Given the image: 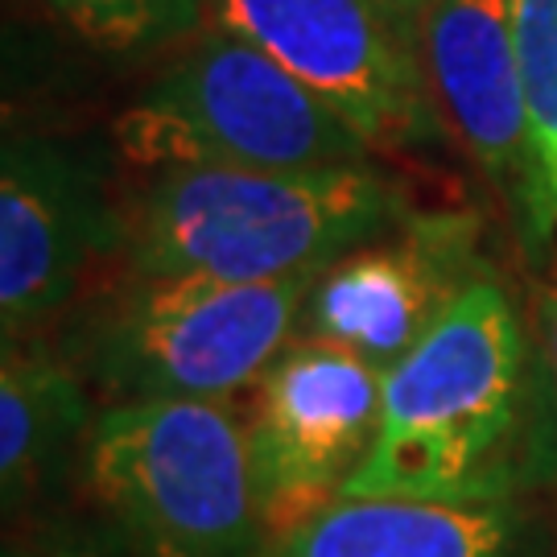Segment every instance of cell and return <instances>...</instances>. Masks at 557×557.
<instances>
[{"mask_svg":"<svg viewBox=\"0 0 557 557\" xmlns=\"http://www.w3.org/2000/svg\"><path fill=\"white\" fill-rule=\"evenodd\" d=\"M557 479V397L545 347L512 294L483 277L384 372L372 455L343 496L524 504Z\"/></svg>","mask_w":557,"mask_h":557,"instance_id":"obj_1","label":"cell"},{"mask_svg":"<svg viewBox=\"0 0 557 557\" xmlns=\"http://www.w3.org/2000/svg\"><path fill=\"white\" fill-rule=\"evenodd\" d=\"M413 207L376 165L161 170L120 215L128 273L211 281L319 277Z\"/></svg>","mask_w":557,"mask_h":557,"instance_id":"obj_2","label":"cell"},{"mask_svg":"<svg viewBox=\"0 0 557 557\" xmlns=\"http://www.w3.org/2000/svg\"><path fill=\"white\" fill-rule=\"evenodd\" d=\"M314 277L211 281L128 277L71 306L62 356L112 405L211 400L232 405L257 388L294 343Z\"/></svg>","mask_w":557,"mask_h":557,"instance_id":"obj_3","label":"cell"},{"mask_svg":"<svg viewBox=\"0 0 557 557\" xmlns=\"http://www.w3.org/2000/svg\"><path fill=\"white\" fill-rule=\"evenodd\" d=\"M83 483L137 557H269L248 421L211 400L108 405Z\"/></svg>","mask_w":557,"mask_h":557,"instance_id":"obj_4","label":"cell"},{"mask_svg":"<svg viewBox=\"0 0 557 557\" xmlns=\"http://www.w3.org/2000/svg\"><path fill=\"white\" fill-rule=\"evenodd\" d=\"M137 170H335L372 145L257 46L202 34L112 124Z\"/></svg>","mask_w":557,"mask_h":557,"instance_id":"obj_5","label":"cell"},{"mask_svg":"<svg viewBox=\"0 0 557 557\" xmlns=\"http://www.w3.org/2000/svg\"><path fill=\"white\" fill-rule=\"evenodd\" d=\"M207 17L331 103L372 149L434 145L446 133L418 34L376 0H207Z\"/></svg>","mask_w":557,"mask_h":557,"instance_id":"obj_6","label":"cell"},{"mask_svg":"<svg viewBox=\"0 0 557 557\" xmlns=\"http://www.w3.org/2000/svg\"><path fill=\"white\" fill-rule=\"evenodd\" d=\"M252 393L248 450L277 541L363 471L380 434L384 372L347 347L294 338Z\"/></svg>","mask_w":557,"mask_h":557,"instance_id":"obj_7","label":"cell"},{"mask_svg":"<svg viewBox=\"0 0 557 557\" xmlns=\"http://www.w3.org/2000/svg\"><path fill=\"white\" fill-rule=\"evenodd\" d=\"M120 248V215L96 153L9 133L0 149V335L38 338L71 310L87 269Z\"/></svg>","mask_w":557,"mask_h":557,"instance_id":"obj_8","label":"cell"},{"mask_svg":"<svg viewBox=\"0 0 557 557\" xmlns=\"http://www.w3.org/2000/svg\"><path fill=\"white\" fill-rule=\"evenodd\" d=\"M483 277L475 215L409 211L388 236L322 269L294 338L335 343L388 372Z\"/></svg>","mask_w":557,"mask_h":557,"instance_id":"obj_9","label":"cell"},{"mask_svg":"<svg viewBox=\"0 0 557 557\" xmlns=\"http://www.w3.org/2000/svg\"><path fill=\"white\" fill-rule=\"evenodd\" d=\"M418 46L446 128L504 195H517L537 220H554L529 133L517 0H434Z\"/></svg>","mask_w":557,"mask_h":557,"instance_id":"obj_10","label":"cell"},{"mask_svg":"<svg viewBox=\"0 0 557 557\" xmlns=\"http://www.w3.org/2000/svg\"><path fill=\"white\" fill-rule=\"evenodd\" d=\"M269 557H537V529L524 504L338 496Z\"/></svg>","mask_w":557,"mask_h":557,"instance_id":"obj_11","label":"cell"},{"mask_svg":"<svg viewBox=\"0 0 557 557\" xmlns=\"http://www.w3.org/2000/svg\"><path fill=\"white\" fill-rule=\"evenodd\" d=\"M91 384L59 343H4L0 356V492L4 508L29 512L54 496L71 471H83L96 430Z\"/></svg>","mask_w":557,"mask_h":557,"instance_id":"obj_12","label":"cell"},{"mask_svg":"<svg viewBox=\"0 0 557 557\" xmlns=\"http://www.w3.org/2000/svg\"><path fill=\"white\" fill-rule=\"evenodd\" d=\"M83 41L108 54H149L170 41L195 38L207 0H41Z\"/></svg>","mask_w":557,"mask_h":557,"instance_id":"obj_13","label":"cell"},{"mask_svg":"<svg viewBox=\"0 0 557 557\" xmlns=\"http://www.w3.org/2000/svg\"><path fill=\"white\" fill-rule=\"evenodd\" d=\"M517 34L533 158L545 202L557 215V0H517Z\"/></svg>","mask_w":557,"mask_h":557,"instance_id":"obj_14","label":"cell"},{"mask_svg":"<svg viewBox=\"0 0 557 557\" xmlns=\"http://www.w3.org/2000/svg\"><path fill=\"white\" fill-rule=\"evenodd\" d=\"M120 537H87L83 529L66 524H41L38 533L9 537L4 557H120Z\"/></svg>","mask_w":557,"mask_h":557,"instance_id":"obj_15","label":"cell"},{"mask_svg":"<svg viewBox=\"0 0 557 557\" xmlns=\"http://www.w3.org/2000/svg\"><path fill=\"white\" fill-rule=\"evenodd\" d=\"M541 347H545V363H549V380H554V397H557V264L545 285V298H541Z\"/></svg>","mask_w":557,"mask_h":557,"instance_id":"obj_16","label":"cell"},{"mask_svg":"<svg viewBox=\"0 0 557 557\" xmlns=\"http://www.w3.org/2000/svg\"><path fill=\"white\" fill-rule=\"evenodd\" d=\"M376 4L393 21H400L405 29H413V34L421 29V17H425V13L434 9V0H376Z\"/></svg>","mask_w":557,"mask_h":557,"instance_id":"obj_17","label":"cell"}]
</instances>
